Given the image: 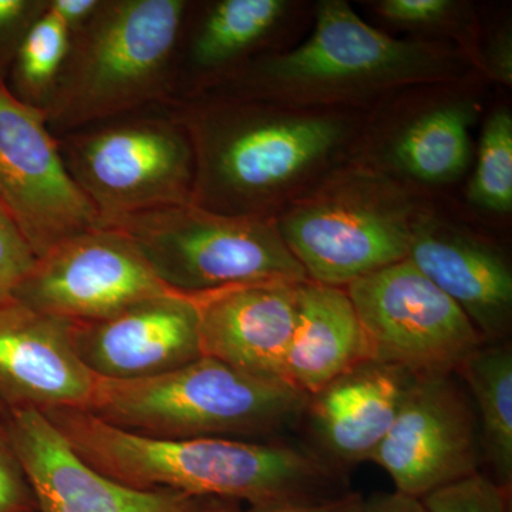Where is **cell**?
Listing matches in <instances>:
<instances>
[{
	"label": "cell",
	"instance_id": "f1b7e54d",
	"mask_svg": "<svg viewBox=\"0 0 512 512\" xmlns=\"http://www.w3.org/2000/svg\"><path fill=\"white\" fill-rule=\"evenodd\" d=\"M377 9L384 18L397 25L429 28L450 18L456 3L448 0H383Z\"/></svg>",
	"mask_w": 512,
	"mask_h": 512
},
{
	"label": "cell",
	"instance_id": "d4e9b609",
	"mask_svg": "<svg viewBox=\"0 0 512 512\" xmlns=\"http://www.w3.org/2000/svg\"><path fill=\"white\" fill-rule=\"evenodd\" d=\"M510 495L478 471L431 491L420 501L426 512H510Z\"/></svg>",
	"mask_w": 512,
	"mask_h": 512
},
{
	"label": "cell",
	"instance_id": "484cf974",
	"mask_svg": "<svg viewBox=\"0 0 512 512\" xmlns=\"http://www.w3.org/2000/svg\"><path fill=\"white\" fill-rule=\"evenodd\" d=\"M35 262L36 255L28 239L0 201V303L13 298Z\"/></svg>",
	"mask_w": 512,
	"mask_h": 512
},
{
	"label": "cell",
	"instance_id": "ba28073f",
	"mask_svg": "<svg viewBox=\"0 0 512 512\" xmlns=\"http://www.w3.org/2000/svg\"><path fill=\"white\" fill-rule=\"evenodd\" d=\"M309 281L346 288L409 256L416 215L382 180L352 175L274 222Z\"/></svg>",
	"mask_w": 512,
	"mask_h": 512
},
{
	"label": "cell",
	"instance_id": "52a82bcc",
	"mask_svg": "<svg viewBox=\"0 0 512 512\" xmlns=\"http://www.w3.org/2000/svg\"><path fill=\"white\" fill-rule=\"evenodd\" d=\"M447 53L426 43L402 42L363 22L348 3H320L315 30L303 45L239 70L234 96H339L384 86L440 79Z\"/></svg>",
	"mask_w": 512,
	"mask_h": 512
},
{
	"label": "cell",
	"instance_id": "8fae6325",
	"mask_svg": "<svg viewBox=\"0 0 512 512\" xmlns=\"http://www.w3.org/2000/svg\"><path fill=\"white\" fill-rule=\"evenodd\" d=\"M168 292L174 291L127 235L94 228L36 258L13 299L67 322L90 323Z\"/></svg>",
	"mask_w": 512,
	"mask_h": 512
},
{
	"label": "cell",
	"instance_id": "83f0119b",
	"mask_svg": "<svg viewBox=\"0 0 512 512\" xmlns=\"http://www.w3.org/2000/svg\"><path fill=\"white\" fill-rule=\"evenodd\" d=\"M47 0H0V82L8 80L10 67L23 37L46 8Z\"/></svg>",
	"mask_w": 512,
	"mask_h": 512
},
{
	"label": "cell",
	"instance_id": "3957f363",
	"mask_svg": "<svg viewBox=\"0 0 512 512\" xmlns=\"http://www.w3.org/2000/svg\"><path fill=\"white\" fill-rule=\"evenodd\" d=\"M187 0H101L70 39L47 103L56 137L173 100L175 49Z\"/></svg>",
	"mask_w": 512,
	"mask_h": 512
},
{
	"label": "cell",
	"instance_id": "9a60e30c",
	"mask_svg": "<svg viewBox=\"0 0 512 512\" xmlns=\"http://www.w3.org/2000/svg\"><path fill=\"white\" fill-rule=\"evenodd\" d=\"M73 323L9 299L0 303V406L5 412L86 410L97 377L83 365Z\"/></svg>",
	"mask_w": 512,
	"mask_h": 512
},
{
	"label": "cell",
	"instance_id": "603a6c76",
	"mask_svg": "<svg viewBox=\"0 0 512 512\" xmlns=\"http://www.w3.org/2000/svg\"><path fill=\"white\" fill-rule=\"evenodd\" d=\"M69 29L46 8L20 43L6 86L16 99L45 110L70 47Z\"/></svg>",
	"mask_w": 512,
	"mask_h": 512
},
{
	"label": "cell",
	"instance_id": "1f68e13d",
	"mask_svg": "<svg viewBox=\"0 0 512 512\" xmlns=\"http://www.w3.org/2000/svg\"><path fill=\"white\" fill-rule=\"evenodd\" d=\"M488 69L501 82H512V47L510 33L504 32L494 39L488 49Z\"/></svg>",
	"mask_w": 512,
	"mask_h": 512
},
{
	"label": "cell",
	"instance_id": "cb8c5ba5",
	"mask_svg": "<svg viewBox=\"0 0 512 512\" xmlns=\"http://www.w3.org/2000/svg\"><path fill=\"white\" fill-rule=\"evenodd\" d=\"M468 200L495 214L512 210V117L507 110L485 123Z\"/></svg>",
	"mask_w": 512,
	"mask_h": 512
},
{
	"label": "cell",
	"instance_id": "30bf717a",
	"mask_svg": "<svg viewBox=\"0 0 512 512\" xmlns=\"http://www.w3.org/2000/svg\"><path fill=\"white\" fill-rule=\"evenodd\" d=\"M0 201L36 258L100 228L92 205L70 177L45 111L16 99L0 82Z\"/></svg>",
	"mask_w": 512,
	"mask_h": 512
},
{
	"label": "cell",
	"instance_id": "9c48e42d",
	"mask_svg": "<svg viewBox=\"0 0 512 512\" xmlns=\"http://www.w3.org/2000/svg\"><path fill=\"white\" fill-rule=\"evenodd\" d=\"M370 359L413 376L456 375L483 336L453 299L409 261L346 286Z\"/></svg>",
	"mask_w": 512,
	"mask_h": 512
},
{
	"label": "cell",
	"instance_id": "d6986e66",
	"mask_svg": "<svg viewBox=\"0 0 512 512\" xmlns=\"http://www.w3.org/2000/svg\"><path fill=\"white\" fill-rule=\"evenodd\" d=\"M285 9L282 0H218L197 13L190 2L175 49L171 103L231 80Z\"/></svg>",
	"mask_w": 512,
	"mask_h": 512
},
{
	"label": "cell",
	"instance_id": "7c38bea8",
	"mask_svg": "<svg viewBox=\"0 0 512 512\" xmlns=\"http://www.w3.org/2000/svg\"><path fill=\"white\" fill-rule=\"evenodd\" d=\"M456 375L416 376L370 461L414 498L480 471L476 410Z\"/></svg>",
	"mask_w": 512,
	"mask_h": 512
},
{
	"label": "cell",
	"instance_id": "5b68a950",
	"mask_svg": "<svg viewBox=\"0 0 512 512\" xmlns=\"http://www.w3.org/2000/svg\"><path fill=\"white\" fill-rule=\"evenodd\" d=\"M70 177L100 228L192 202L190 136L170 106L134 111L57 137Z\"/></svg>",
	"mask_w": 512,
	"mask_h": 512
},
{
	"label": "cell",
	"instance_id": "836d02e7",
	"mask_svg": "<svg viewBox=\"0 0 512 512\" xmlns=\"http://www.w3.org/2000/svg\"><path fill=\"white\" fill-rule=\"evenodd\" d=\"M201 512H242L239 510L235 501L218 500V498H208Z\"/></svg>",
	"mask_w": 512,
	"mask_h": 512
},
{
	"label": "cell",
	"instance_id": "4fadbf2b",
	"mask_svg": "<svg viewBox=\"0 0 512 512\" xmlns=\"http://www.w3.org/2000/svg\"><path fill=\"white\" fill-rule=\"evenodd\" d=\"M77 356L97 379L164 375L202 357L194 296H153L99 322L73 323Z\"/></svg>",
	"mask_w": 512,
	"mask_h": 512
},
{
	"label": "cell",
	"instance_id": "7a4b0ae2",
	"mask_svg": "<svg viewBox=\"0 0 512 512\" xmlns=\"http://www.w3.org/2000/svg\"><path fill=\"white\" fill-rule=\"evenodd\" d=\"M168 106L194 150L192 202L218 214L268 218L269 208L325 163L345 134L333 117L288 114L234 94Z\"/></svg>",
	"mask_w": 512,
	"mask_h": 512
},
{
	"label": "cell",
	"instance_id": "ffe728a7",
	"mask_svg": "<svg viewBox=\"0 0 512 512\" xmlns=\"http://www.w3.org/2000/svg\"><path fill=\"white\" fill-rule=\"evenodd\" d=\"M366 359L365 333L346 289L312 281L299 284L285 382L309 397Z\"/></svg>",
	"mask_w": 512,
	"mask_h": 512
},
{
	"label": "cell",
	"instance_id": "4dcf8cb0",
	"mask_svg": "<svg viewBox=\"0 0 512 512\" xmlns=\"http://www.w3.org/2000/svg\"><path fill=\"white\" fill-rule=\"evenodd\" d=\"M100 3L101 0H47V9L62 20L72 36L93 18Z\"/></svg>",
	"mask_w": 512,
	"mask_h": 512
},
{
	"label": "cell",
	"instance_id": "277c9868",
	"mask_svg": "<svg viewBox=\"0 0 512 512\" xmlns=\"http://www.w3.org/2000/svg\"><path fill=\"white\" fill-rule=\"evenodd\" d=\"M306 404L308 396L289 384L202 356L148 379H97L86 412L156 439H235L291 429L305 416Z\"/></svg>",
	"mask_w": 512,
	"mask_h": 512
},
{
	"label": "cell",
	"instance_id": "6da1fadb",
	"mask_svg": "<svg viewBox=\"0 0 512 512\" xmlns=\"http://www.w3.org/2000/svg\"><path fill=\"white\" fill-rule=\"evenodd\" d=\"M47 420L84 463L140 491L173 490L254 505L332 497L335 468L284 443L227 437L156 439L111 426L86 410L56 409Z\"/></svg>",
	"mask_w": 512,
	"mask_h": 512
},
{
	"label": "cell",
	"instance_id": "e575fe53",
	"mask_svg": "<svg viewBox=\"0 0 512 512\" xmlns=\"http://www.w3.org/2000/svg\"><path fill=\"white\" fill-rule=\"evenodd\" d=\"M5 414V409H3L2 406H0V416H3Z\"/></svg>",
	"mask_w": 512,
	"mask_h": 512
},
{
	"label": "cell",
	"instance_id": "f546056e",
	"mask_svg": "<svg viewBox=\"0 0 512 512\" xmlns=\"http://www.w3.org/2000/svg\"><path fill=\"white\" fill-rule=\"evenodd\" d=\"M365 498L357 493L336 494L313 500L254 505L247 512H360Z\"/></svg>",
	"mask_w": 512,
	"mask_h": 512
},
{
	"label": "cell",
	"instance_id": "44dd1931",
	"mask_svg": "<svg viewBox=\"0 0 512 512\" xmlns=\"http://www.w3.org/2000/svg\"><path fill=\"white\" fill-rule=\"evenodd\" d=\"M466 384L480 431L481 460L491 478L511 493L512 484V348L483 343L458 367Z\"/></svg>",
	"mask_w": 512,
	"mask_h": 512
},
{
	"label": "cell",
	"instance_id": "d6a6232c",
	"mask_svg": "<svg viewBox=\"0 0 512 512\" xmlns=\"http://www.w3.org/2000/svg\"><path fill=\"white\" fill-rule=\"evenodd\" d=\"M360 512H426L419 498L399 493L379 494L365 500Z\"/></svg>",
	"mask_w": 512,
	"mask_h": 512
},
{
	"label": "cell",
	"instance_id": "5bb4252c",
	"mask_svg": "<svg viewBox=\"0 0 512 512\" xmlns=\"http://www.w3.org/2000/svg\"><path fill=\"white\" fill-rule=\"evenodd\" d=\"M35 490L39 512H201L208 498L173 490L140 491L97 473L70 448L45 414L3 416Z\"/></svg>",
	"mask_w": 512,
	"mask_h": 512
},
{
	"label": "cell",
	"instance_id": "e0dca14e",
	"mask_svg": "<svg viewBox=\"0 0 512 512\" xmlns=\"http://www.w3.org/2000/svg\"><path fill=\"white\" fill-rule=\"evenodd\" d=\"M407 259L457 303L485 343L507 342L512 271L497 248L456 228L417 218Z\"/></svg>",
	"mask_w": 512,
	"mask_h": 512
},
{
	"label": "cell",
	"instance_id": "2e32d148",
	"mask_svg": "<svg viewBox=\"0 0 512 512\" xmlns=\"http://www.w3.org/2000/svg\"><path fill=\"white\" fill-rule=\"evenodd\" d=\"M298 285L268 282L194 295L202 356L259 379L286 383V355L298 315Z\"/></svg>",
	"mask_w": 512,
	"mask_h": 512
},
{
	"label": "cell",
	"instance_id": "8992f818",
	"mask_svg": "<svg viewBox=\"0 0 512 512\" xmlns=\"http://www.w3.org/2000/svg\"><path fill=\"white\" fill-rule=\"evenodd\" d=\"M111 229L133 241L168 289L184 295L309 281L268 218L218 214L187 202L134 215Z\"/></svg>",
	"mask_w": 512,
	"mask_h": 512
},
{
	"label": "cell",
	"instance_id": "4316f807",
	"mask_svg": "<svg viewBox=\"0 0 512 512\" xmlns=\"http://www.w3.org/2000/svg\"><path fill=\"white\" fill-rule=\"evenodd\" d=\"M3 416H0V512H39L35 490L13 447Z\"/></svg>",
	"mask_w": 512,
	"mask_h": 512
},
{
	"label": "cell",
	"instance_id": "7402d4cb",
	"mask_svg": "<svg viewBox=\"0 0 512 512\" xmlns=\"http://www.w3.org/2000/svg\"><path fill=\"white\" fill-rule=\"evenodd\" d=\"M473 119V107L461 103L421 114L394 141V163L423 183L454 180L470 161L468 131Z\"/></svg>",
	"mask_w": 512,
	"mask_h": 512
},
{
	"label": "cell",
	"instance_id": "ac0fdd59",
	"mask_svg": "<svg viewBox=\"0 0 512 512\" xmlns=\"http://www.w3.org/2000/svg\"><path fill=\"white\" fill-rule=\"evenodd\" d=\"M416 376L402 367L366 359L308 397L305 416L323 460H370L392 427Z\"/></svg>",
	"mask_w": 512,
	"mask_h": 512
}]
</instances>
